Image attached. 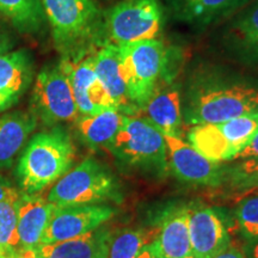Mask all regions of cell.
Wrapping results in <instances>:
<instances>
[{"instance_id": "38", "label": "cell", "mask_w": 258, "mask_h": 258, "mask_svg": "<svg viewBox=\"0 0 258 258\" xmlns=\"http://www.w3.org/2000/svg\"><path fill=\"white\" fill-rule=\"evenodd\" d=\"M104 2H112V0H104Z\"/></svg>"}, {"instance_id": "32", "label": "cell", "mask_w": 258, "mask_h": 258, "mask_svg": "<svg viewBox=\"0 0 258 258\" xmlns=\"http://www.w3.org/2000/svg\"><path fill=\"white\" fill-rule=\"evenodd\" d=\"M138 258H164L163 254H161L159 247H158V244L156 239L151 243L145 245L141 250V252L139 253Z\"/></svg>"}, {"instance_id": "33", "label": "cell", "mask_w": 258, "mask_h": 258, "mask_svg": "<svg viewBox=\"0 0 258 258\" xmlns=\"http://www.w3.org/2000/svg\"><path fill=\"white\" fill-rule=\"evenodd\" d=\"M212 258H245V253L243 250L238 249V247L235 246H232L231 244L227 249L221 251L220 253L215 254V256Z\"/></svg>"}, {"instance_id": "19", "label": "cell", "mask_w": 258, "mask_h": 258, "mask_svg": "<svg viewBox=\"0 0 258 258\" xmlns=\"http://www.w3.org/2000/svg\"><path fill=\"white\" fill-rule=\"evenodd\" d=\"M32 111H14L0 116V167H10L37 127Z\"/></svg>"}, {"instance_id": "34", "label": "cell", "mask_w": 258, "mask_h": 258, "mask_svg": "<svg viewBox=\"0 0 258 258\" xmlns=\"http://www.w3.org/2000/svg\"><path fill=\"white\" fill-rule=\"evenodd\" d=\"M36 249H21L16 252L5 254L3 258H37Z\"/></svg>"}, {"instance_id": "22", "label": "cell", "mask_w": 258, "mask_h": 258, "mask_svg": "<svg viewBox=\"0 0 258 258\" xmlns=\"http://www.w3.org/2000/svg\"><path fill=\"white\" fill-rule=\"evenodd\" d=\"M0 15L22 34H37L47 18L41 0H0Z\"/></svg>"}, {"instance_id": "1", "label": "cell", "mask_w": 258, "mask_h": 258, "mask_svg": "<svg viewBox=\"0 0 258 258\" xmlns=\"http://www.w3.org/2000/svg\"><path fill=\"white\" fill-rule=\"evenodd\" d=\"M184 116L189 124H217L258 112V80L215 71L192 77Z\"/></svg>"}, {"instance_id": "3", "label": "cell", "mask_w": 258, "mask_h": 258, "mask_svg": "<svg viewBox=\"0 0 258 258\" xmlns=\"http://www.w3.org/2000/svg\"><path fill=\"white\" fill-rule=\"evenodd\" d=\"M76 146L69 132L61 125L32 137L17 167L24 194L42 192L72 169Z\"/></svg>"}, {"instance_id": "23", "label": "cell", "mask_w": 258, "mask_h": 258, "mask_svg": "<svg viewBox=\"0 0 258 258\" xmlns=\"http://www.w3.org/2000/svg\"><path fill=\"white\" fill-rule=\"evenodd\" d=\"M189 144L203 157L214 161L234 160V154L215 124H196L188 133Z\"/></svg>"}, {"instance_id": "37", "label": "cell", "mask_w": 258, "mask_h": 258, "mask_svg": "<svg viewBox=\"0 0 258 258\" xmlns=\"http://www.w3.org/2000/svg\"><path fill=\"white\" fill-rule=\"evenodd\" d=\"M185 258H194V256H192V254H190V256H188V257H185Z\"/></svg>"}, {"instance_id": "5", "label": "cell", "mask_w": 258, "mask_h": 258, "mask_svg": "<svg viewBox=\"0 0 258 258\" xmlns=\"http://www.w3.org/2000/svg\"><path fill=\"white\" fill-rule=\"evenodd\" d=\"M125 165L164 175L169 169L164 134L146 118L124 115L123 122L108 148Z\"/></svg>"}, {"instance_id": "13", "label": "cell", "mask_w": 258, "mask_h": 258, "mask_svg": "<svg viewBox=\"0 0 258 258\" xmlns=\"http://www.w3.org/2000/svg\"><path fill=\"white\" fill-rule=\"evenodd\" d=\"M34 60L27 49L10 50L0 55V111L24 95L34 79Z\"/></svg>"}, {"instance_id": "15", "label": "cell", "mask_w": 258, "mask_h": 258, "mask_svg": "<svg viewBox=\"0 0 258 258\" xmlns=\"http://www.w3.org/2000/svg\"><path fill=\"white\" fill-rule=\"evenodd\" d=\"M95 71L116 110L127 116L138 111L129 99L127 88L122 78L117 46L105 43L96 51Z\"/></svg>"}, {"instance_id": "28", "label": "cell", "mask_w": 258, "mask_h": 258, "mask_svg": "<svg viewBox=\"0 0 258 258\" xmlns=\"http://www.w3.org/2000/svg\"><path fill=\"white\" fill-rule=\"evenodd\" d=\"M235 228L246 241L258 238V192L240 199L234 209Z\"/></svg>"}, {"instance_id": "4", "label": "cell", "mask_w": 258, "mask_h": 258, "mask_svg": "<svg viewBox=\"0 0 258 258\" xmlns=\"http://www.w3.org/2000/svg\"><path fill=\"white\" fill-rule=\"evenodd\" d=\"M55 207L102 205L121 201L118 183L106 166L93 157H86L57 180L47 196Z\"/></svg>"}, {"instance_id": "18", "label": "cell", "mask_w": 258, "mask_h": 258, "mask_svg": "<svg viewBox=\"0 0 258 258\" xmlns=\"http://www.w3.org/2000/svg\"><path fill=\"white\" fill-rule=\"evenodd\" d=\"M111 234L101 226L73 239L41 244L37 258H108Z\"/></svg>"}, {"instance_id": "25", "label": "cell", "mask_w": 258, "mask_h": 258, "mask_svg": "<svg viewBox=\"0 0 258 258\" xmlns=\"http://www.w3.org/2000/svg\"><path fill=\"white\" fill-rule=\"evenodd\" d=\"M215 125L228 146L231 147L235 159L238 153L250 143L258 131V112L238 116Z\"/></svg>"}, {"instance_id": "6", "label": "cell", "mask_w": 258, "mask_h": 258, "mask_svg": "<svg viewBox=\"0 0 258 258\" xmlns=\"http://www.w3.org/2000/svg\"><path fill=\"white\" fill-rule=\"evenodd\" d=\"M117 49L129 99L141 110L163 78L167 61L165 46L159 40H146L121 44Z\"/></svg>"}, {"instance_id": "26", "label": "cell", "mask_w": 258, "mask_h": 258, "mask_svg": "<svg viewBox=\"0 0 258 258\" xmlns=\"http://www.w3.org/2000/svg\"><path fill=\"white\" fill-rule=\"evenodd\" d=\"M224 180L228 183L231 191L241 199L258 192V158L240 160L231 167H225Z\"/></svg>"}, {"instance_id": "8", "label": "cell", "mask_w": 258, "mask_h": 258, "mask_svg": "<svg viewBox=\"0 0 258 258\" xmlns=\"http://www.w3.org/2000/svg\"><path fill=\"white\" fill-rule=\"evenodd\" d=\"M32 112L48 127L63 122H76L79 111L72 86L61 62L47 64L34 83L31 96Z\"/></svg>"}, {"instance_id": "29", "label": "cell", "mask_w": 258, "mask_h": 258, "mask_svg": "<svg viewBox=\"0 0 258 258\" xmlns=\"http://www.w3.org/2000/svg\"><path fill=\"white\" fill-rule=\"evenodd\" d=\"M211 2H214V0H166L173 16L179 21L184 22V23H186L190 16L196 10Z\"/></svg>"}, {"instance_id": "12", "label": "cell", "mask_w": 258, "mask_h": 258, "mask_svg": "<svg viewBox=\"0 0 258 258\" xmlns=\"http://www.w3.org/2000/svg\"><path fill=\"white\" fill-rule=\"evenodd\" d=\"M189 234L194 258H212L231 243L222 219L212 208H189Z\"/></svg>"}, {"instance_id": "9", "label": "cell", "mask_w": 258, "mask_h": 258, "mask_svg": "<svg viewBox=\"0 0 258 258\" xmlns=\"http://www.w3.org/2000/svg\"><path fill=\"white\" fill-rule=\"evenodd\" d=\"M169 164L180 182L199 186H218L224 182L225 167L207 159L179 137L164 134Z\"/></svg>"}, {"instance_id": "27", "label": "cell", "mask_w": 258, "mask_h": 258, "mask_svg": "<svg viewBox=\"0 0 258 258\" xmlns=\"http://www.w3.org/2000/svg\"><path fill=\"white\" fill-rule=\"evenodd\" d=\"M152 235L141 230H125L111 234L108 258H138L145 245L154 239Z\"/></svg>"}, {"instance_id": "10", "label": "cell", "mask_w": 258, "mask_h": 258, "mask_svg": "<svg viewBox=\"0 0 258 258\" xmlns=\"http://www.w3.org/2000/svg\"><path fill=\"white\" fill-rule=\"evenodd\" d=\"M115 209L106 205L55 207L41 244H51L80 237L101 227L114 217Z\"/></svg>"}, {"instance_id": "14", "label": "cell", "mask_w": 258, "mask_h": 258, "mask_svg": "<svg viewBox=\"0 0 258 258\" xmlns=\"http://www.w3.org/2000/svg\"><path fill=\"white\" fill-rule=\"evenodd\" d=\"M55 206L41 192L21 194L18 202V234L23 249H36L49 224Z\"/></svg>"}, {"instance_id": "36", "label": "cell", "mask_w": 258, "mask_h": 258, "mask_svg": "<svg viewBox=\"0 0 258 258\" xmlns=\"http://www.w3.org/2000/svg\"><path fill=\"white\" fill-rule=\"evenodd\" d=\"M12 189H15V186L12 185L4 176L0 175V200L8 195Z\"/></svg>"}, {"instance_id": "30", "label": "cell", "mask_w": 258, "mask_h": 258, "mask_svg": "<svg viewBox=\"0 0 258 258\" xmlns=\"http://www.w3.org/2000/svg\"><path fill=\"white\" fill-rule=\"evenodd\" d=\"M258 158V131L253 135L250 143L245 146L243 150L238 153L234 160H246V159H257Z\"/></svg>"}, {"instance_id": "16", "label": "cell", "mask_w": 258, "mask_h": 258, "mask_svg": "<svg viewBox=\"0 0 258 258\" xmlns=\"http://www.w3.org/2000/svg\"><path fill=\"white\" fill-rule=\"evenodd\" d=\"M141 110L146 120L159 129L163 134L180 138L182 127V102L179 89L170 82L164 85L158 83L152 96Z\"/></svg>"}, {"instance_id": "31", "label": "cell", "mask_w": 258, "mask_h": 258, "mask_svg": "<svg viewBox=\"0 0 258 258\" xmlns=\"http://www.w3.org/2000/svg\"><path fill=\"white\" fill-rule=\"evenodd\" d=\"M15 46V40L11 32L5 28V25L0 22V55L12 50Z\"/></svg>"}, {"instance_id": "17", "label": "cell", "mask_w": 258, "mask_h": 258, "mask_svg": "<svg viewBox=\"0 0 258 258\" xmlns=\"http://www.w3.org/2000/svg\"><path fill=\"white\" fill-rule=\"evenodd\" d=\"M227 47L245 62L258 64V0L249 2L228 25Z\"/></svg>"}, {"instance_id": "35", "label": "cell", "mask_w": 258, "mask_h": 258, "mask_svg": "<svg viewBox=\"0 0 258 258\" xmlns=\"http://www.w3.org/2000/svg\"><path fill=\"white\" fill-rule=\"evenodd\" d=\"M245 258H258V238L246 241L244 246Z\"/></svg>"}, {"instance_id": "21", "label": "cell", "mask_w": 258, "mask_h": 258, "mask_svg": "<svg viewBox=\"0 0 258 258\" xmlns=\"http://www.w3.org/2000/svg\"><path fill=\"white\" fill-rule=\"evenodd\" d=\"M123 117L124 115L116 109H106L93 115L80 116L76 124L84 144L93 150H108L120 131Z\"/></svg>"}, {"instance_id": "24", "label": "cell", "mask_w": 258, "mask_h": 258, "mask_svg": "<svg viewBox=\"0 0 258 258\" xmlns=\"http://www.w3.org/2000/svg\"><path fill=\"white\" fill-rule=\"evenodd\" d=\"M22 191L12 189L0 200V249L11 253L23 249L18 234V202Z\"/></svg>"}, {"instance_id": "11", "label": "cell", "mask_w": 258, "mask_h": 258, "mask_svg": "<svg viewBox=\"0 0 258 258\" xmlns=\"http://www.w3.org/2000/svg\"><path fill=\"white\" fill-rule=\"evenodd\" d=\"M95 54L96 51L79 59H61L60 61L72 86L79 117L97 114L106 109H115L96 74Z\"/></svg>"}, {"instance_id": "2", "label": "cell", "mask_w": 258, "mask_h": 258, "mask_svg": "<svg viewBox=\"0 0 258 258\" xmlns=\"http://www.w3.org/2000/svg\"><path fill=\"white\" fill-rule=\"evenodd\" d=\"M41 2L62 59H79L106 43L104 12L95 0Z\"/></svg>"}, {"instance_id": "7", "label": "cell", "mask_w": 258, "mask_h": 258, "mask_svg": "<svg viewBox=\"0 0 258 258\" xmlns=\"http://www.w3.org/2000/svg\"><path fill=\"white\" fill-rule=\"evenodd\" d=\"M164 23L159 0H120L104 12L106 43L157 40Z\"/></svg>"}, {"instance_id": "20", "label": "cell", "mask_w": 258, "mask_h": 258, "mask_svg": "<svg viewBox=\"0 0 258 258\" xmlns=\"http://www.w3.org/2000/svg\"><path fill=\"white\" fill-rule=\"evenodd\" d=\"M156 241L164 258H185L191 254L189 234V208L167 212L157 231Z\"/></svg>"}]
</instances>
